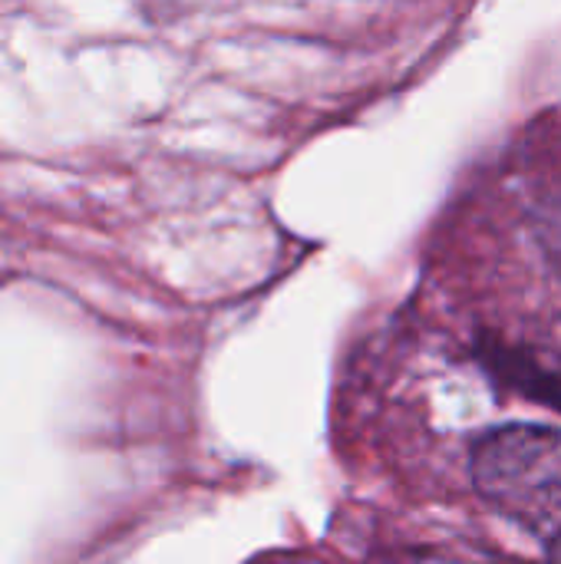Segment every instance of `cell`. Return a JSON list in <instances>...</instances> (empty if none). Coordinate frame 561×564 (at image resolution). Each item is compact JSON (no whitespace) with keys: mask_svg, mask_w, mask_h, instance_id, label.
Segmentation results:
<instances>
[{"mask_svg":"<svg viewBox=\"0 0 561 564\" xmlns=\"http://www.w3.org/2000/svg\"><path fill=\"white\" fill-rule=\"evenodd\" d=\"M473 479L486 502L529 532L561 539V430L516 423L486 433L473 449Z\"/></svg>","mask_w":561,"mask_h":564,"instance_id":"6da1fadb","label":"cell"},{"mask_svg":"<svg viewBox=\"0 0 561 564\" xmlns=\"http://www.w3.org/2000/svg\"><path fill=\"white\" fill-rule=\"evenodd\" d=\"M552 562L561 564V539L559 542H552Z\"/></svg>","mask_w":561,"mask_h":564,"instance_id":"7a4b0ae2","label":"cell"},{"mask_svg":"<svg viewBox=\"0 0 561 564\" xmlns=\"http://www.w3.org/2000/svg\"><path fill=\"white\" fill-rule=\"evenodd\" d=\"M549 564H555V562H549Z\"/></svg>","mask_w":561,"mask_h":564,"instance_id":"3957f363","label":"cell"}]
</instances>
